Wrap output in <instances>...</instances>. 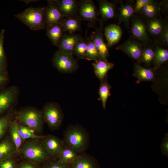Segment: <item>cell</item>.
Listing matches in <instances>:
<instances>
[{
    "mask_svg": "<svg viewBox=\"0 0 168 168\" xmlns=\"http://www.w3.org/2000/svg\"><path fill=\"white\" fill-rule=\"evenodd\" d=\"M87 49V40L81 38L73 50V54L79 59H86Z\"/></svg>",
    "mask_w": 168,
    "mask_h": 168,
    "instance_id": "obj_34",
    "label": "cell"
},
{
    "mask_svg": "<svg viewBox=\"0 0 168 168\" xmlns=\"http://www.w3.org/2000/svg\"><path fill=\"white\" fill-rule=\"evenodd\" d=\"M47 2L48 5L45 7L44 16L45 29L48 26L61 23L64 18L54 0H48Z\"/></svg>",
    "mask_w": 168,
    "mask_h": 168,
    "instance_id": "obj_11",
    "label": "cell"
},
{
    "mask_svg": "<svg viewBox=\"0 0 168 168\" xmlns=\"http://www.w3.org/2000/svg\"><path fill=\"white\" fill-rule=\"evenodd\" d=\"M152 0H137L134 7L135 12H139L147 4L151 2Z\"/></svg>",
    "mask_w": 168,
    "mask_h": 168,
    "instance_id": "obj_42",
    "label": "cell"
},
{
    "mask_svg": "<svg viewBox=\"0 0 168 168\" xmlns=\"http://www.w3.org/2000/svg\"><path fill=\"white\" fill-rule=\"evenodd\" d=\"M101 22L99 27L89 37L98 51V60L107 59L109 56L108 46L104 41L103 34V26Z\"/></svg>",
    "mask_w": 168,
    "mask_h": 168,
    "instance_id": "obj_10",
    "label": "cell"
},
{
    "mask_svg": "<svg viewBox=\"0 0 168 168\" xmlns=\"http://www.w3.org/2000/svg\"><path fill=\"white\" fill-rule=\"evenodd\" d=\"M154 57L153 62L156 68L159 67L168 60V50L156 45L154 49Z\"/></svg>",
    "mask_w": 168,
    "mask_h": 168,
    "instance_id": "obj_30",
    "label": "cell"
},
{
    "mask_svg": "<svg viewBox=\"0 0 168 168\" xmlns=\"http://www.w3.org/2000/svg\"><path fill=\"white\" fill-rule=\"evenodd\" d=\"M154 57V49L151 47L147 46L143 48L139 61L149 67L153 62Z\"/></svg>",
    "mask_w": 168,
    "mask_h": 168,
    "instance_id": "obj_33",
    "label": "cell"
},
{
    "mask_svg": "<svg viewBox=\"0 0 168 168\" xmlns=\"http://www.w3.org/2000/svg\"><path fill=\"white\" fill-rule=\"evenodd\" d=\"M133 74L138 80L142 81H152L155 77L153 69L143 67L138 63L134 64Z\"/></svg>",
    "mask_w": 168,
    "mask_h": 168,
    "instance_id": "obj_22",
    "label": "cell"
},
{
    "mask_svg": "<svg viewBox=\"0 0 168 168\" xmlns=\"http://www.w3.org/2000/svg\"><path fill=\"white\" fill-rule=\"evenodd\" d=\"M41 168H42V166H41Z\"/></svg>",
    "mask_w": 168,
    "mask_h": 168,
    "instance_id": "obj_45",
    "label": "cell"
},
{
    "mask_svg": "<svg viewBox=\"0 0 168 168\" xmlns=\"http://www.w3.org/2000/svg\"><path fill=\"white\" fill-rule=\"evenodd\" d=\"M52 63L55 68L59 72L63 73L74 72L79 67L77 61L72 54L65 53L59 50L54 54Z\"/></svg>",
    "mask_w": 168,
    "mask_h": 168,
    "instance_id": "obj_6",
    "label": "cell"
},
{
    "mask_svg": "<svg viewBox=\"0 0 168 168\" xmlns=\"http://www.w3.org/2000/svg\"><path fill=\"white\" fill-rule=\"evenodd\" d=\"M135 12L134 7L130 2L121 3L119 9L118 24L124 23L125 26L129 28V20Z\"/></svg>",
    "mask_w": 168,
    "mask_h": 168,
    "instance_id": "obj_21",
    "label": "cell"
},
{
    "mask_svg": "<svg viewBox=\"0 0 168 168\" xmlns=\"http://www.w3.org/2000/svg\"><path fill=\"white\" fill-rule=\"evenodd\" d=\"M41 166L40 164L24 160L18 163L17 168H41Z\"/></svg>",
    "mask_w": 168,
    "mask_h": 168,
    "instance_id": "obj_39",
    "label": "cell"
},
{
    "mask_svg": "<svg viewBox=\"0 0 168 168\" xmlns=\"http://www.w3.org/2000/svg\"><path fill=\"white\" fill-rule=\"evenodd\" d=\"M81 20L78 15L76 17L64 18L61 23L65 33L68 32L69 34H73L81 30Z\"/></svg>",
    "mask_w": 168,
    "mask_h": 168,
    "instance_id": "obj_24",
    "label": "cell"
},
{
    "mask_svg": "<svg viewBox=\"0 0 168 168\" xmlns=\"http://www.w3.org/2000/svg\"><path fill=\"white\" fill-rule=\"evenodd\" d=\"M18 152L24 160L40 164L51 159L40 139H32L26 140Z\"/></svg>",
    "mask_w": 168,
    "mask_h": 168,
    "instance_id": "obj_2",
    "label": "cell"
},
{
    "mask_svg": "<svg viewBox=\"0 0 168 168\" xmlns=\"http://www.w3.org/2000/svg\"><path fill=\"white\" fill-rule=\"evenodd\" d=\"M87 49L86 59L89 61H97L98 59V51L92 40L89 37L87 38Z\"/></svg>",
    "mask_w": 168,
    "mask_h": 168,
    "instance_id": "obj_35",
    "label": "cell"
},
{
    "mask_svg": "<svg viewBox=\"0 0 168 168\" xmlns=\"http://www.w3.org/2000/svg\"><path fill=\"white\" fill-rule=\"evenodd\" d=\"M41 142L51 159L57 160L64 146L63 140L55 136L48 135L44 136Z\"/></svg>",
    "mask_w": 168,
    "mask_h": 168,
    "instance_id": "obj_8",
    "label": "cell"
},
{
    "mask_svg": "<svg viewBox=\"0 0 168 168\" xmlns=\"http://www.w3.org/2000/svg\"><path fill=\"white\" fill-rule=\"evenodd\" d=\"M143 49L140 42L132 39L127 40L116 48V50L123 52L131 59L138 61Z\"/></svg>",
    "mask_w": 168,
    "mask_h": 168,
    "instance_id": "obj_12",
    "label": "cell"
},
{
    "mask_svg": "<svg viewBox=\"0 0 168 168\" xmlns=\"http://www.w3.org/2000/svg\"><path fill=\"white\" fill-rule=\"evenodd\" d=\"M78 12L81 21L87 22L89 27L96 28V24L99 21L98 11L93 1L91 0L78 1Z\"/></svg>",
    "mask_w": 168,
    "mask_h": 168,
    "instance_id": "obj_7",
    "label": "cell"
},
{
    "mask_svg": "<svg viewBox=\"0 0 168 168\" xmlns=\"http://www.w3.org/2000/svg\"><path fill=\"white\" fill-rule=\"evenodd\" d=\"M18 163L13 156L0 161V168H17Z\"/></svg>",
    "mask_w": 168,
    "mask_h": 168,
    "instance_id": "obj_38",
    "label": "cell"
},
{
    "mask_svg": "<svg viewBox=\"0 0 168 168\" xmlns=\"http://www.w3.org/2000/svg\"><path fill=\"white\" fill-rule=\"evenodd\" d=\"M111 88V86L108 83L107 78L101 81L98 92L104 109H105L107 99L111 95L110 89Z\"/></svg>",
    "mask_w": 168,
    "mask_h": 168,
    "instance_id": "obj_32",
    "label": "cell"
},
{
    "mask_svg": "<svg viewBox=\"0 0 168 168\" xmlns=\"http://www.w3.org/2000/svg\"><path fill=\"white\" fill-rule=\"evenodd\" d=\"M16 114L15 110H11L4 115L0 116V141L4 138L8 130L11 123L14 119Z\"/></svg>",
    "mask_w": 168,
    "mask_h": 168,
    "instance_id": "obj_25",
    "label": "cell"
},
{
    "mask_svg": "<svg viewBox=\"0 0 168 168\" xmlns=\"http://www.w3.org/2000/svg\"><path fill=\"white\" fill-rule=\"evenodd\" d=\"M45 7H29L15 16L33 30L45 29L44 16Z\"/></svg>",
    "mask_w": 168,
    "mask_h": 168,
    "instance_id": "obj_3",
    "label": "cell"
},
{
    "mask_svg": "<svg viewBox=\"0 0 168 168\" xmlns=\"http://www.w3.org/2000/svg\"><path fill=\"white\" fill-rule=\"evenodd\" d=\"M17 114L21 124L30 128L36 133L42 131L44 119L41 111L33 107H26L20 109Z\"/></svg>",
    "mask_w": 168,
    "mask_h": 168,
    "instance_id": "obj_4",
    "label": "cell"
},
{
    "mask_svg": "<svg viewBox=\"0 0 168 168\" xmlns=\"http://www.w3.org/2000/svg\"><path fill=\"white\" fill-rule=\"evenodd\" d=\"M140 11L148 19L156 18L160 14V7L157 2L152 0L145 6Z\"/></svg>",
    "mask_w": 168,
    "mask_h": 168,
    "instance_id": "obj_28",
    "label": "cell"
},
{
    "mask_svg": "<svg viewBox=\"0 0 168 168\" xmlns=\"http://www.w3.org/2000/svg\"><path fill=\"white\" fill-rule=\"evenodd\" d=\"M131 32L133 37L144 43H147L150 40V38L147 32L146 25L139 18L136 17L132 20Z\"/></svg>",
    "mask_w": 168,
    "mask_h": 168,
    "instance_id": "obj_13",
    "label": "cell"
},
{
    "mask_svg": "<svg viewBox=\"0 0 168 168\" xmlns=\"http://www.w3.org/2000/svg\"><path fill=\"white\" fill-rule=\"evenodd\" d=\"M19 133L22 143L29 139H41L44 136L37 135L31 128L21 124L19 125Z\"/></svg>",
    "mask_w": 168,
    "mask_h": 168,
    "instance_id": "obj_31",
    "label": "cell"
},
{
    "mask_svg": "<svg viewBox=\"0 0 168 168\" xmlns=\"http://www.w3.org/2000/svg\"><path fill=\"white\" fill-rule=\"evenodd\" d=\"M19 124L17 119H14L11 123L8 130L10 136L16 147V152L22 144V142L19 133Z\"/></svg>",
    "mask_w": 168,
    "mask_h": 168,
    "instance_id": "obj_27",
    "label": "cell"
},
{
    "mask_svg": "<svg viewBox=\"0 0 168 168\" xmlns=\"http://www.w3.org/2000/svg\"><path fill=\"white\" fill-rule=\"evenodd\" d=\"M39 0H21V2H23L25 3L28 4H29L30 3L32 2H37V1H38Z\"/></svg>",
    "mask_w": 168,
    "mask_h": 168,
    "instance_id": "obj_44",
    "label": "cell"
},
{
    "mask_svg": "<svg viewBox=\"0 0 168 168\" xmlns=\"http://www.w3.org/2000/svg\"><path fill=\"white\" fill-rule=\"evenodd\" d=\"M161 148L162 154L167 158L168 156V134L166 133L163 138V140L161 145Z\"/></svg>",
    "mask_w": 168,
    "mask_h": 168,
    "instance_id": "obj_41",
    "label": "cell"
},
{
    "mask_svg": "<svg viewBox=\"0 0 168 168\" xmlns=\"http://www.w3.org/2000/svg\"><path fill=\"white\" fill-rule=\"evenodd\" d=\"M92 65L96 76L101 81L107 78V72L114 66L113 63L109 62L107 59L97 60L92 63Z\"/></svg>",
    "mask_w": 168,
    "mask_h": 168,
    "instance_id": "obj_20",
    "label": "cell"
},
{
    "mask_svg": "<svg viewBox=\"0 0 168 168\" xmlns=\"http://www.w3.org/2000/svg\"><path fill=\"white\" fill-rule=\"evenodd\" d=\"M8 80V77L6 70L0 69V89L6 84Z\"/></svg>",
    "mask_w": 168,
    "mask_h": 168,
    "instance_id": "obj_43",
    "label": "cell"
},
{
    "mask_svg": "<svg viewBox=\"0 0 168 168\" xmlns=\"http://www.w3.org/2000/svg\"><path fill=\"white\" fill-rule=\"evenodd\" d=\"M122 35V30L118 25L110 24L107 26L104 29V35L108 47H111L118 43Z\"/></svg>",
    "mask_w": 168,
    "mask_h": 168,
    "instance_id": "obj_17",
    "label": "cell"
},
{
    "mask_svg": "<svg viewBox=\"0 0 168 168\" xmlns=\"http://www.w3.org/2000/svg\"><path fill=\"white\" fill-rule=\"evenodd\" d=\"M165 25L162 20L156 17L148 19L146 26L151 35L157 36H159L161 34Z\"/></svg>",
    "mask_w": 168,
    "mask_h": 168,
    "instance_id": "obj_26",
    "label": "cell"
},
{
    "mask_svg": "<svg viewBox=\"0 0 168 168\" xmlns=\"http://www.w3.org/2000/svg\"><path fill=\"white\" fill-rule=\"evenodd\" d=\"M19 89L13 86L0 90V116L11 108L17 98Z\"/></svg>",
    "mask_w": 168,
    "mask_h": 168,
    "instance_id": "obj_9",
    "label": "cell"
},
{
    "mask_svg": "<svg viewBox=\"0 0 168 168\" xmlns=\"http://www.w3.org/2000/svg\"><path fill=\"white\" fill-rule=\"evenodd\" d=\"M70 165L71 168H100L94 157L85 152L79 154L76 161Z\"/></svg>",
    "mask_w": 168,
    "mask_h": 168,
    "instance_id": "obj_16",
    "label": "cell"
},
{
    "mask_svg": "<svg viewBox=\"0 0 168 168\" xmlns=\"http://www.w3.org/2000/svg\"><path fill=\"white\" fill-rule=\"evenodd\" d=\"M42 168H71L69 164L50 159L42 164Z\"/></svg>",
    "mask_w": 168,
    "mask_h": 168,
    "instance_id": "obj_37",
    "label": "cell"
},
{
    "mask_svg": "<svg viewBox=\"0 0 168 168\" xmlns=\"http://www.w3.org/2000/svg\"><path fill=\"white\" fill-rule=\"evenodd\" d=\"M41 111L44 120L51 130L54 131L60 128L64 115L58 104L54 102L48 103L44 105Z\"/></svg>",
    "mask_w": 168,
    "mask_h": 168,
    "instance_id": "obj_5",
    "label": "cell"
},
{
    "mask_svg": "<svg viewBox=\"0 0 168 168\" xmlns=\"http://www.w3.org/2000/svg\"><path fill=\"white\" fill-rule=\"evenodd\" d=\"M79 154L74 150L64 145L57 160L70 165L76 161Z\"/></svg>",
    "mask_w": 168,
    "mask_h": 168,
    "instance_id": "obj_29",
    "label": "cell"
},
{
    "mask_svg": "<svg viewBox=\"0 0 168 168\" xmlns=\"http://www.w3.org/2000/svg\"><path fill=\"white\" fill-rule=\"evenodd\" d=\"M82 37L80 35L65 33L58 46V50L73 54L75 47Z\"/></svg>",
    "mask_w": 168,
    "mask_h": 168,
    "instance_id": "obj_15",
    "label": "cell"
},
{
    "mask_svg": "<svg viewBox=\"0 0 168 168\" xmlns=\"http://www.w3.org/2000/svg\"><path fill=\"white\" fill-rule=\"evenodd\" d=\"M63 140L65 146L80 154L84 152L89 147V135L82 125L70 124L64 131Z\"/></svg>",
    "mask_w": 168,
    "mask_h": 168,
    "instance_id": "obj_1",
    "label": "cell"
},
{
    "mask_svg": "<svg viewBox=\"0 0 168 168\" xmlns=\"http://www.w3.org/2000/svg\"><path fill=\"white\" fill-rule=\"evenodd\" d=\"M98 2V12L100 16L101 21H107L114 17L115 14V3L106 0H100Z\"/></svg>",
    "mask_w": 168,
    "mask_h": 168,
    "instance_id": "obj_19",
    "label": "cell"
},
{
    "mask_svg": "<svg viewBox=\"0 0 168 168\" xmlns=\"http://www.w3.org/2000/svg\"><path fill=\"white\" fill-rule=\"evenodd\" d=\"M46 29V35L52 44L58 47L60 40L65 33L61 23L48 26Z\"/></svg>",
    "mask_w": 168,
    "mask_h": 168,
    "instance_id": "obj_23",
    "label": "cell"
},
{
    "mask_svg": "<svg viewBox=\"0 0 168 168\" xmlns=\"http://www.w3.org/2000/svg\"><path fill=\"white\" fill-rule=\"evenodd\" d=\"M16 152V147L10 135L0 141V161L13 157Z\"/></svg>",
    "mask_w": 168,
    "mask_h": 168,
    "instance_id": "obj_18",
    "label": "cell"
},
{
    "mask_svg": "<svg viewBox=\"0 0 168 168\" xmlns=\"http://www.w3.org/2000/svg\"><path fill=\"white\" fill-rule=\"evenodd\" d=\"M159 36L160 43L164 45L167 46L168 44V25L167 23L165 24L163 30Z\"/></svg>",
    "mask_w": 168,
    "mask_h": 168,
    "instance_id": "obj_40",
    "label": "cell"
},
{
    "mask_svg": "<svg viewBox=\"0 0 168 168\" xmlns=\"http://www.w3.org/2000/svg\"><path fill=\"white\" fill-rule=\"evenodd\" d=\"M54 1L58 9L64 17L69 18L78 16V1L76 0Z\"/></svg>",
    "mask_w": 168,
    "mask_h": 168,
    "instance_id": "obj_14",
    "label": "cell"
},
{
    "mask_svg": "<svg viewBox=\"0 0 168 168\" xmlns=\"http://www.w3.org/2000/svg\"><path fill=\"white\" fill-rule=\"evenodd\" d=\"M5 32L4 29L0 31V69L6 70L7 62L3 46Z\"/></svg>",
    "mask_w": 168,
    "mask_h": 168,
    "instance_id": "obj_36",
    "label": "cell"
}]
</instances>
